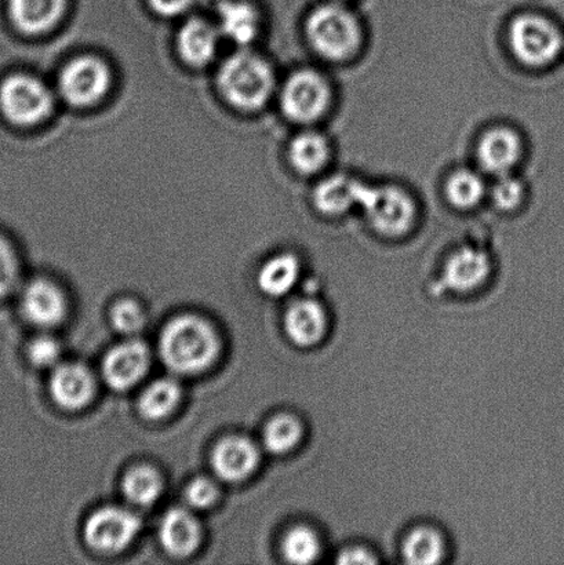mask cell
Here are the masks:
<instances>
[{"label":"cell","mask_w":564,"mask_h":565,"mask_svg":"<svg viewBox=\"0 0 564 565\" xmlns=\"http://www.w3.org/2000/svg\"><path fill=\"white\" fill-rule=\"evenodd\" d=\"M523 186L521 182L512 177L500 175L491 190V198L497 207L501 210H512L519 206L523 198Z\"/></svg>","instance_id":"4dcf8cb0"},{"label":"cell","mask_w":564,"mask_h":565,"mask_svg":"<svg viewBox=\"0 0 564 565\" xmlns=\"http://www.w3.org/2000/svg\"><path fill=\"white\" fill-rule=\"evenodd\" d=\"M141 529L140 519L126 509L108 507L98 509L85 525L86 544L103 555L125 551Z\"/></svg>","instance_id":"52a82bcc"},{"label":"cell","mask_w":564,"mask_h":565,"mask_svg":"<svg viewBox=\"0 0 564 565\" xmlns=\"http://www.w3.org/2000/svg\"><path fill=\"white\" fill-rule=\"evenodd\" d=\"M446 193L456 207L471 209L482 201L486 185L480 175L469 170H460L447 181Z\"/></svg>","instance_id":"f1b7e54d"},{"label":"cell","mask_w":564,"mask_h":565,"mask_svg":"<svg viewBox=\"0 0 564 565\" xmlns=\"http://www.w3.org/2000/svg\"><path fill=\"white\" fill-rule=\"evenodd\" d=\"M300 276V264L292 254L270 258L258 274V286L269 297H284L292 290Z\"/></svg>","instance_id":"7402d4cb"},{"label":"cell","mask_w":564,"mask_h":565,"mask_svg":"<svg viewBox=\"0 0 564 565\" xmlns=\"http://www.w3.org/2000/svg\"><path fill=\"white\" fill-rule=\"evenodd\" d=\"M522 143L515 131L494 129L486 132L478 147L479 163L494 175H506L521 158Z\"/></svg>","instance_id":"9a60e30c"},{"label":"cell","mask_w":564,"mask_h":565,"mask_svg":"<svg viewBox=\"0 0 564 565\" xmlns=\"http://www.w3.org/2000/svg\"><path fill=\"white\" fill-rule=\"evenodd\" d=\"M219 498L217 487L212 480L196 478L185 489V500L192 508L206 509L213 507Z\"/></svg>","instance_id":"836d02e7"},{"label":"cell","mask_w":564,"mask_h":565,"mask_svg":"<svg viewBox=\"0 0 564 565\" xmlns=\"http://www.w3.org/2000/svg\"><path fill=\"white\" fill-rule=\"evenodd\" d=\"M22 312L33 326L52 329L64 320L66 301L63 291L53 282L36 280L25 288Z\"/></svg>","instance_id":"7c38bea8"},{"label":"cell","mask_w":564,"mask_h":565,"mask_svg":"<svg viewBox=\"0 0 564 565\" xmlns=\"http://www.w3.org/2000/svg\"><path fill=\"white\" fill-rule=\"evenodd\" d=\"M149 3L158 14L174 17L190 9L193 0H149Z\"/></svg>","instance_id":"e575fe53"},{"label":"cell","mask_w":564,"mask_h":565,"mask_svg":"<svg viewBox=\"0 0 564 565\" xmlns=\"http://www.w3.org/2000/svg\"><path fill=\"white\" fill-rule=\"evenodd\" d=\"M219 35L213 25L201 19H192L181 28L179 50L182 58L193 66L206 65L217 52Z\"/></svg>","instance_id":"ffe728a7"},{"label":"cell","mask_w":564,"mask_h":565,"mask_svg":"<svg viewBox=\"0 0 564 565\" xmlns=\"http://www.w3.org/2000/svg\"><path fill=\"white\" fill-rule=\"evenodd\" d=\"M217 332L195 315H181L166 324L159 352L171 371L182 375L202 373L219 356Z\"/></svg>","instance_id":"6da1fadb"},{"label":"cell","mask_w":564,"mask_h":565,"mask_svg":"<svg viewBox=\"0 0 564 565\" xmlns=\"http://www.w3.org/2000/svg\"><path fill=\"white\" fill-rule=\"evenodd\" d=\"M11 21L20 31L38 35L57 24L65 0H8Z\"/></svg>","instance_id":"e0dca14e"},{"label":"cell","mask_w":564,"mask_h":565,"mask_svg":"<svg viewBox=\"0 0 564 565\" xmlns=\"http://www.w3.org/2000/svg\"><path fill=\"white\" fill-rule=\"evenodd\" d=\"M220 26L226 38L248 44L257 35L258 15L251 4L240 0H221L217 4Z\"/></svg>","instance_id":"44dd1931"},{"label":"cell","mask_w":564,"mask_h":565,"mask_svg":"<svg viewBox=\"0 0 564 565\" xmlns=\"http://www.w3.org/2000/svg\"><path fill=\"white\" fill-rule=\"evenodd\" d=\"M52 108V94L35 77L13 75L0 85V109L11 124L36 125L47 118Z\"/></svg>","instance_id":"8992f818"},{"label":"cell","mask_w":564,"mask_h":565,"mask_svg":"<svg viewBox=\"0 0 564 565\" xmlns=\"http://www.w3.org/2000/svg\"><path fill=\"white\" fill-rule=\"evenodd\" d=\"M28 356H30L31 363L35 364L36 367H53V365L58 363L61 356L58 342L50 337H39L28 348Z\"/></svg>","instance_id":"d6a6232c"},{"label":"cell","mask_w":564,"mask_h":565,"mask_svg":"<svg viewBox=\"0 0 564 565\" xmlns=\"http://www.w3.org/2000/svg\"><path fill=\"white\" fill-rule=\"evenodd\" d=\"M510 42L513 53L523 64L538 68L554 63L563 47L561 31L551 21L533 14L513 20Z\"/></svg>","instance_id":"277c9868"},{"label":"cell","mask_w":564,"mask_h":565,"mask_svg":"<svg viewBox=\"0 0 564 565\" xmlns=\"http://www.w3.org/2000/svg\"><path fill=\"white\" fill-rule=\"evenodd\" d=\"M257 447L246 437L232 436L221 440L212 454V467L221 480L240 483L256 470Z\"/></svg>","instance_id":"8fae6325"},{"label":"cell","mask_w":564,"mask_h":565,"mask_svg":"<svg viewBox=\"0 0 564 565\" xmlns=\"http://www.w3.org/2000/svg\"><path fill=\"white\" fill-rule=\"evenodd\" d=\"M50 393L61 408L76 412L87 406L94 395V380L85 365L66 363L55 369Z\"/></svg>","instance_id":"4fadbf2b"},{"label":"cell","mask_w":564,"mask_h":565,"mask_svg":"<svg viewBox=\"0 0 564 565\" xmlns=\"http://www.w3.org/2000/svg\"><path fill=\"white\" fill-rule=\"evenodd\" d=\"M364 184L347 175H333L320 182L313 193V201L324 214H344L359 206Z\"/></svg>","instance_id":"d6986e66"},{"label":"cell","mask_w":564,"mask_h":565,"mask_svg":"<svg viewBox=\"0 0 564 565\" xmlns=\"http://www.w3.org/2000/svg\"><path fill=\"white\" fill-rule=\"evenodd\" d=\"M326 327H328V320H326L323 308L311 299L292 303L287 310L285 329L287 337L297 347L317 345L324 335Z\"/></svg>","instance_id":"2e32d148"},{"label":"cell","mask_w":564,"mask_h":565,"mask_svg":"<svg viewBox=\"0 0 564 565\" xmlns=\"http://www.w3.org/2000/svg\"><path fill=\"white\" fill-rule=\"evenodd\" d=\"M159 539L170 556H191L201 542V525L187 509L173 508L160 523Z\"/></svg>","instance_id":"5bb4252c"},{"label":"cell","mask_w":564,"mask_h":565,"mask_svg":"<svg viewBox=\"0 0 564 565\" xmlns=\"http://www.w3.org/2000/svg\"><path fill=\"white\" fill-rule=\"evenodd\" d=\"M445 544L438 531L427 527L414 530L403 545V556L414 565H434L444 558Z\"/></svg>","instance_id":"484cf974"},{"label":"cell","mask_w":564,"mask_h":565,"mask_svg":"<svg viewBox=\"0 0 564 565\" xmlns=\"http://www.w3.org/2000/svg\"><path fill=\"white\" fill-rule=\"evenodd\" d=\"M292 166L302 174L318 173L330 158L328 140L319 132H302L290 146Z\"/></svg>","instance_id":"603a6c76"},{"label":"cell","mask_w":564,"mask_h":565,"mask_svg":"<svg viewBox=\"0 0 564 565\" xmlns=\"http://www.w3.org/2000/svg\"><path fill=\"white\" fill-rule=\"evenodd\" d=\"M281 552L287 562L291 564H311L318 561L320 555V541L315 531L298 525L286 534Z\"/></svg>","instance_id":"83f0119b"},{"label":"cell","mask_w":564,"mask_h":565,"mask_svg":"<svg viewBox=\"0 0 564 565\" xmlns=\"http://www.w3.org/2000/svg\"><path fill=\"white\" fill-rule=\"evenodd\" d=\"M19 279V263L13 248L0 237V298L9 296Z\"/></svg>","instance_id":"1f68e13d"},{"label":"cell","mask_w":564,"mask_h":565,"mask_svg":"<svg viewBox=\"0 0 564 565\" xmlns=\"http://www.w3.org/2000/svg\"><path fill=\"white\" fill-rule=\"evenodd\" d=\"M312 47L322 57L341 61L352 57L362 43V30L351 11L339 4L320 6L307 22Z\"/></svg>","instance_id":"3957f363"},{"label":"cell","mask_w":564,"mask_h":565,"mask_svg":"<svg viewBox=\"0 0 564 565\" xmlns=\"http://www.w3.org/2000/svg\"><path fill=\"white\" fill-rule=\"evenodd\" d=\"M219 86L224 97L236 108L258 109L273 94V70L256 54L235 53L221 66Z\"/></svg>","instance_id":"7a4b0ae2"},{"label":"cell","mask_w":564,"mask_h":565,"mask_svg":"<svg viewBox=\"0 0 564 565\" xmlns=\"http://www.w3.org/2000/svg\"><path fill=\"white\" fill-rule=\"evenodd\" d=\"M121 491H124L127 501L137 507H149L158 501L163 491V480L160 475L151 467H136L125 475L121 481Z\"/></svg>","instance_id":"d4e9b609"},{"label":"cell","mask_w":564,"mask_h":565,"mask_svg":"<svg viewBox=\"0 0 564 565\" xmlns=\"http://www.w3.org/2000/svg\"><path fill=\"white\" fill-rule=\"evenodd\" d=\"M110 321L121 334H135L146 323L140 305L131 301V299H121V301L114 305L113 310H110Z\"/></svg>","instance_id":"f546056e"},{"label":"cell","mask_w":564,"mask_h":565,"mask_svg":"<svg viewBox=\"0 0 564 565\" xmlns=\"http://www.w3.org/2000/svg\"><path fill=\"white\" fill-rule=\"evenodd\" d=\"M490 273L488 256L473 248H461L446 263L444 279L457 292L472 291L483 285Z\"/></svg>","instance_id":"ac0fdd59"},{"label":"cell","mask_w":564,"mask_h":565,"mask_svg":"<svg viewBox=\"0 0 564 565\" xmlns=\"http://www.w3.org/2000/svg\"><path fill=\"white\" fill-rule=\"evenodd\" d=\"M149 364L151 353L146 343L136 340L121 342L104 359V380L114 391L125 392L142 380Z\"/></svg>","instance_id":"30bf717a"},{"label":"cell","mask_w":564,"mask_h":565,"mask_svg":"<svg viewBox=\"0 0 564 565\" xmlns=\"http://www.w3.org/2000/svg\"><path fill=\"white\" fill-rule=\"evenodd\" d=\"M330 97V87L322 76L313 71H300L287 81L280 103L287 118L309 124L326 113Z\"/></svg>","instance_id":"ba28073f"},{"label":"cell","mask_w":564,"mask_h":565,"mask_svg":"<svg viewBox=\"0 0 564 565\" xmlns=\"http://www.w3.org/2000/svg\"><path fill=\"white\" fill-rule=\"evenodd\" d=\"M370 224L381 235L400 236L412 228L416 220V204L405 191L395 186L364 185L359 203Z\"/></svg>","instance_id":"5b68a950"},{"label":"cell","mask_w":564,"mask_h":565,"mask_svg":"<svg viewBox=\"0 0 564 565\" xmlns=\"http://www.w3.org/2000/svg\"><path fill=\"white\" fill-rule=\"evenodd\" d=\"M337 563L344 565H357V564H374L377 563L372 553L366 550H362V547H351V550H347L340 553L339 558H337Z\"/></svg>","instance_id":"d590c367"},{"label":"cell","mask_w":564,"mask_h":565,"mask_svg":"<svg viewBox=\"0 0 564 565\" xmlns=\"http://www.w3.org/2000/svg\"><path fill=\"white\" fill-rule=\"evenodd\" d=\"M302 436L300 420L291 415L280 414L269 420L264 430V445L273 454H286L292 450Z\"/></svg>","instance_id":"4316f807"},{"label":"cell","mask_w":564,"mask_h":565,"mask_svg":"<svg viewBox=\"0 0 564 565\" xmlns=\"http://www.w3.org/2000/svg\"><path fill=\"white\" fill-rule=\"evenodd\" d=\"M181 387L174 380L163 379L152 382L142 392L138 409L143 418L159 420L169 417L180 402Z\"/></svg>","instance_id":"cb8c5ba5"},{"label":"cell","mask_w":564,"mask_h":565,"mask_svg":"<svg viewBox=\"0 0 564 565\" xmlns=\"http://www.w3.org/2000/svg\"><path fill=\"white\" fill-rule=\"evenodd\" d=\"M110 75L107 65L94 57L71 61L61 72L60 93L75 107L96 104L108 92Z\"/></svg>","instance_id":"9c48e42d"}]
</instances>
